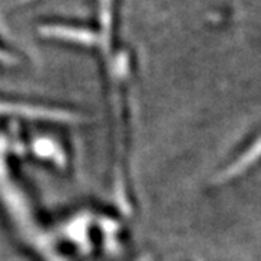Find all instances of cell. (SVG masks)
Masks as SVG:
<instances>
[{
  "label": "cell",
  "mask_w": 261,
  "mask_h": 261,
  "mask_svg": "<svg viewBox=\"0 0 261 261\" xmlns=\"http://www.w3.org/2000/svg\"><path fill=\"white\" fill-rule=\"evenodd\" d=\"M0 113H12V115H22V116H31V118L71 119V115H68V113L56 112V111L41 109V108L22 106V105H9V103H0Z\"/></svg>",
  "instance_id": "cell-1"
}]
</instances>
